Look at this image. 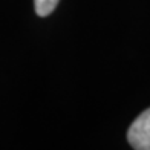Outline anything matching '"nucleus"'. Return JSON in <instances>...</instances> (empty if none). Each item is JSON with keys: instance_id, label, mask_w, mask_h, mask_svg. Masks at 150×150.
Returning <instances> with one entry per match:
<instances>
[{"instance_id": "f257e3e1", "label": "nucleus", "mask_w": 150, "mask_h": 150, "mask_svg": "<svg viewBox=\"0 0 150 150\" xmlns=\"http://www.w3.org/2000/svg\"><path fill=\"white\" fill-rule=\"evenodd\" d=\"M127 141L136 150H150V107L129 127Z\"/></svg>"}, {"instance_id": "f03ea898", "label": "nucleus", "mask_w": 150, "mask_h": 150, "mask_svg": "<svg viewBox=\"0 0 150 150\" xmlns=\"http://www.w3.org/2000/svg\"><path fill=\"white\" fill-rule=\"evenodd\" d=\"M60 0H34V6H35V12L40 17H46L55 9Z\"/></svg>"}]
</instances>
